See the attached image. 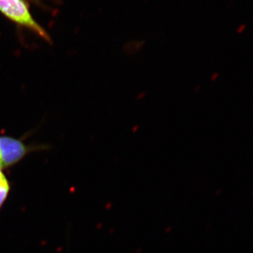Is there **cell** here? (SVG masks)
<instances>
[{
  "mask_svg": "<svg viewBox=\"0 0 253 253\" xmlns=\"http://www.w3.org/2000/svg\"><path fill=\"white\" fill-rule=\"evenodd\" d=\"M0 12L12 22L27 28L47 42H51L49 34L33 18L26 0H0Z\"/></svg>",
  "mask_w": 253,
  "mask_h": 253,
  "instance_id": "obj_1",
  "label": "cell"
},
{
  "mask_svg": "<svg viewBox=\"0 0 253 253\" xmlns=\"http://www.w3.org/2000/svg\"><path fill=\"white\" fill-rule=\"evenodd\" d=\"M29 152V147L22 141L9 137H0V166L9 168L19 162Z\"/></svg>",
  "mask_w": 253,
  "mask_h": 253,
  "instance_id": "obj_2",
  "label": "cell"
},
{
  "mask_svg": "<svg viewBox=\"0 0 253 253\" xmlns=\"http://www.w3.org/2000/svg\"><path fill=\"white\" fill-rule=\"evenodd\" d=\"M10 191L9 183L0 186V208L3 206Z\"/></svg>",
  "mask_w": 253,
  "mask_h": 253,
  "instance_id": "obj_3",
  "label": "cell"
},
{
  "mask_svg": "<svg viewBox=\"0 0 253 253\" xmlns=\"http://www.w3.org/2000/svg\"><path fill=\"white\" fill-rule=\"evenodd\" d=\"M7 183H9V181H7L6 176L1 172V168H0V186L4 185V184H7Z\"/></svg>",
  "mask_w": 253,
  "mask_h": 253,
  "instance_id": "obj_4",
  "label": "cell"
},
{
  "mask_svg": "<svg viewBox=\"0 0 253 253\" xmlns=\"http://www.w3.org/2000/svg\"><path fill=\"white\" fill-rule=\"evenodd\" d=\"M246 28H247L246 24L242 23V24L240 25L239 27H238L236 32H237L238 34H241V33H244V32L246 31Z\"/></svg>",
  "mask_w": 253,
  "mask_h": 253,
  "instance_id": "obj_5",
  "label": "cell"
},
{
  "mask_svg": "<svg viewBox=\"0 0 253 253\" xmlns=\"http://www.w3.org/2000/svg\"><path fill=\"white\" fill-rule=\"evenodd\" d=\"M218 76L217 73H214V76H213V77L212 78V81H214V80H216L215 78H217Z\"/></svg>",
  "mask_w": 253,
  "mask_h": 253,
  "instance_id": "obj_6",
  "label": "cell"
},
{
  "mask_svg": "<svg viewBox=\"0 0 253 253\" xmlns=\"http://www.w3.org/2000/svg\"><path fill=\"white\" fill-rule=\"evenodd\" d=\"M0 168H1V166H0Z\"/></svg>",
  "mask_w": 253,
  "mask_h": 253,
  "instance_id": "obj_7",
  "label": "cell"
},
{
  "mask_svg": "<svg viewBox=\"0 0 253 253\" xmlns=\"http://www.w3.org/2000/svg\"></svg>",
  "mask_w": 253,
  "mask_h": 253,
  "instance_id": "obj_8",
  "label": "cell"
}]
</instances>
